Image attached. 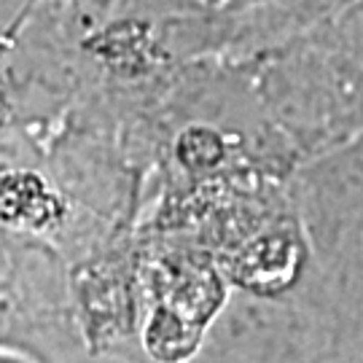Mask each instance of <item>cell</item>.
I'll list each match as a JSON object with an SVG mask.
<instances>
[{
  "mask_svg": "<svg viewBox=\"0 0 363 363\" xmlns=\"http://www.w3.org/2000/svg\"><path fill=\"white\" fill-rule=\"evenodd\" d=\"M33 3H38V0H30V6H33Z\"/></svg>",
  "mask_w": 363,
  "mask_h": 363,
  "instance_id": "cell-1",
  "label": "cell"
}]
</instances>
